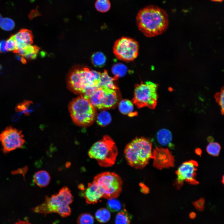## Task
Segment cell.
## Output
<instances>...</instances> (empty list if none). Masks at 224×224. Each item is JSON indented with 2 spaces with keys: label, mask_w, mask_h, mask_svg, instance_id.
Instances as JSON below:
<instances>
[{
  "label": "cell",
  "mask_w": 224,
  "mask_h": 224,
  "mask_svg": "<svg viewBox=\"0 0 224 224\" xmlns=\"http://www.w3.org/2000/svg\"><path fill=\"white\" fill-rule=\"evenodd\" d=\"M136 20L139 30L149 37L162 34L167 29L169 23L166 12L157 6L152 5L140 10Z\"/></svg>",
  "instance_id": "6da1fadb"
},
{
  "label": "cell",
  "mask_w": 224,
  "mask_h": 224,
  "mask_svg": "<svg viewBox=\"0 0 224 224\" xmlns=\"http://www.w3.org/2000/svg\"><path fill=\"white\" fill-rule=\"evenodd\" d=\"M152 143L144 137L136 138L126 146L124 152L127 163L137 169L143 168L152 157Z\"/></svg>",
  "instance_id": "7a4b0ae2"
},
{
  "label": "cell",
  "mask_w": 224,
  "mask_h": 224,
  "mask_svg": "<svg viewBox=\"0 0 224 224\" xmlns=\"http://www.w3.org/2000/svg\"><path fill=\"white\" fill-rule=\"evenodd\" d=\"M73 197L67 187L61 189L57 194L50 197H46L44 202L33 208L35 212L44 214L56 213L63 217L70 215L71 209L69 205L72 202Z\"/></svg>",
  "instance_id": "3957f363"
},
{
  "label": "cell",
  "mask_w": 224,
  "mask_h": 224,
  "mask_svg": "<svg viewBox=\"0 0 224 224\" xmlns=\"http://www.w3.org/2000/svg\"><path fill=\"white\" fill-rule=\"evenodd\" d=\"M118 152L113 140L109 136L105 135L92 145L88 155L90 158L96 160L101 166L108 167L114 164Z\"/></svg>",
  "instance_id": "277c9868"
},
{
  "label": "cell",
  "mask_w": 224,
  "mask_h": 224,
  "mask_svg": "<svg viewBox=\"0 0 224 224\" xmlns=\"http://www.w3.org/2000/svg\"><path fill=\"white\" fill-rule=\"evenodd\" d=\"M101 73L87 68L75 69L70 74L68 82L70 90L82 96L88 89L99 87Z\"/></svg>",
  "instance_id": "5b68a950"
},
{
  "label": "cell",
  "mask_w": 224,
  "mask_h": 224,
  "mask_svg": "<svg viewBox=\"0 0 224 224\" xmlns=\"http://www.w3.org/2000/svg\"><path fill=\"white\" fill-rule=\"evenodd\" d=\"M69 110L73 121L80 126L89 125L95 118V108L89 100L82 96L72 100L69 105Z\"/></svg>",
  "instance_id": "8992f818"
},
{
  "label": "cell",
  "mask_w": 224,
  "mask_h": 224,
  "mask_svg": "<svg viewBox=\"0 0 224 224\" xmlns=\"http://www.w3.org/2000/svg\"><path fill=\"white\" fill-rule=\"evenodd\" d=\"M157 85L146 81L135 86L133 103L139 108L147 107L154 109L157 104Z\"/></svg>",
  "instance_id": "52a82bcc"
},
{
  "label": "cell",
  "mask_w": 224,
  "mask_h": 224,
  "mask_svg": "<svg viewBox=\"0 0 224 224\" xmlns=\"http://www.w3.org/2000/svg\"><path fill=\"white\" fill-rule=\"evenodd\" d=\"M103 193V198H115L120 194L123 182L119 176L113 172H105L96 176L94 179Z\"/></svg>",
  "instance_id": "ba28073f"
},
{
  "label": "cell",
  "mask_w": 224,
  "mask_h": 224,
  "mask_svg": "<svg viewBox=\"0 0 224 224\" xmlns=\"http://www.w3.org/2000/svg\"><path fill=\"white\" fill-rule=\"evenodd\" d=\"M139 44L133 39L122 37L117 40L113 47L115 57L122 61L129 62L133 60L138 54Z\"/></svg>",
  "instance_id": "9c48e42d"
},
{
  "label": "cell",
  "mask_w": 224,
  "mask_h": 224,
  "mask_svg": "<svg viewBox=\"0 0 224 224\" xmlns=\"http://www.w3.org/2000/svg\"><path fill=\"white\" fill-rule=\"evenodd\" d=\"M22 133L21 130L10 126L0 134V142L4 153L23 147L25 140Z\"/></svg>",
  "instance_id": "30bf717a"
},
{
  "label": "cell",
  "mask_w": 224,
  "mask_h": 224,
  "mask_svg": "<svg viewBox=\"0 0 224 224\" xmlns=\"http://www.w3.org/2000/svg\"><path fill=\"white\" fill-rule=\"evenodd\" d=\"M89 100L95 108L99 109L111 108L118 101L115 90L104 87H99Z\"/></svg>",
  "instance_id": "8fae6325"
},
{
  "label": "cell",
  "mask_w": 224,
  "mask_h": 224,
  "mask_svg": "<svg viewBox=\"0 0 224 224\" xmlns=\"http://www.w3.org/2000/svg\"><path fill=\"white\" fill-rule=\"evenodd\" d=\"M198 166L197 162L193 160L182 163L175 172L177 178L174 185L177 189H180L184 184V181L191 184L196 185L199 184L195 179Z\"/></svg>",
  "instance_id": "7c38bea8"
},
{
  "label": "cell",
  "mask_w": 224,
  "mask_h": 224,
  "mask_svg": "<svg viewBox=\"0 0 224 224\" xmlns=\"http://www.w3.org/2000/svg\"><path fill=\"white\" fill-rule=\"evenodd\" d=\"M152 158L153 160V166L157 169L174 167V156L167 148L156 147L152 151Z\"/></svg>",
  "instance_id": "4fadbf2b"
},
{
  "label": "cell",
  "mask_w": 224,
  "mask_h": 224,
  "mask_svg": "<svg viewBox=\"0 0 224 224\" xmlns=\"http://www.w3.org/2000/svg\"><path fill=\"white\" fill-rule=\"evenodd\" d=\"M103 193L97 184L94 181L89 183L85 189L84 197L88 204H95L103 198Z\"/></svg>",
  "instance_id": "5bb4252c"
},
{
  "label": "cell",
  "mask_w": 224,
  "mask_h": 224,
  "mask_svg": "<svg viewBox=\"0 0 224 224\" xmlns=\"http://www.w3.org/2000/svg\"><path fill=\"white\" fill-rule=\"evenodd\" d=\"M14 35L18 49L31 45L33 43V36L32 31L30 30L22 29Z\"/></svg>",
  "instance_id": "9a60e30c"
},
{
  "label": "cell",
  "mask_w": 224,
  "mask_h": 224,
  "mask_svg": "<svg viewBox=\"0 0 224 224\" xmlns=\"http://www.w3.org/2000/svg\"><path fill=\"white\" fill-rule=\"evenodd\" d=\"M39 48L35 45H31L18 49L13 52L21 57L29 59H35L37 56Z\"/></svg>",
  "instance_id": "2e32d148"
},
{
  "label": "cell",
  "mask_w": 224,
  "mask_h": 224,
  "mask_svg": "<svg viewBox=\"0 0 224 224\" xmlns=\"http://www.w3.org/2000/svg\"><path fill=\"white\" fill-rule=\"evenodd\" d=\"M33 180L38 186L45 187L49 184L50 177L49 173L44 170H40L36 172L33 177Z\"/></svg>",
  "instance_id": "e0dca14e"
},
{
  "label": "cell",
  "mask_w": 224,
  "mask_h": 224,
  "mask_svg": "<svg viewBox=\"0 0 224 224\" xmlns=\"http://www.w3.org/2000/svg\"><path fill=\"white\" fill-rule=\"evenodd\" d=\"M118 78L119 77L117 76H114L113 78L110 77L109 76L107 71L105 70L101 74L99 87H104L114 90H117L118 88L113 82Z\"/></svg>",
  "instance_id": "ac0fdd59"
},
{
  "label": "cell",
  "mask_w": 224,
  "mask_h": 224,
  "mask_svg": "<svg viewBox=\"0 0 224 224\" xmlns=\"http://www.w3.org/2000/svg\"><path fill=\"white\" fill-rule=\"evenodd\" d=\"M157 139L159 143L164 146H172V135L168 129H162L157 133Z\"/></svg>",
  "instance_id": "d6986e66"
},
{
  "label": "cell",
  "mask_w": 224,
  "mask_h": 224,
  "mask_svg": "<svg viewBox=\"0 0 224 224\" xmlns=\"http://www.w3.org/2000/svg\"><path fill=\"white\" fill-rule=\"evenodd\" d=\"M120 111L123 114L133 117L137 114L136 112L133 111V105L132 102L127 99L121 100L119 105Z\"/></svg>",
  "instance_id": "ffe728a7"
},
{
  "label": "cell",
  "mask_w": 224,
  "mask_h": 224,
  "mask_svg": "<svg viewBox=\"0 0 224 224\" xmlns=\"http://www.w3.org/2000/svg\"><path fill=\"white\" fill-rule=\"evenodd\" d=\"M111 121V117L110 114L105 110L100 112L97 117L96 122L101 126H104L109 124Z\"/></svg>",
  "instance_id": "44dd1931"
},
{
  "label": "cell",
  "mask_w": 224,
  "mask_h": 224,
  "mask_svg": "<svg viewBox=\"0 0 224 224\" xmlns=\"http://www.w3.org/2000/svg\"><path fill=\"white\" fill-rule=\"evenodd\" d=\"M91 60L93 64L95 66L100 67L105 65L106 58L105 56L102 53L98 52L92 54Z\"/></svg>",
  "instance_id": "7402d4cb"
},
{
  "label": "cell",
  "mask_w": 224,
  "mask_h": 224,
  "mask_svg": "<svg viewBox=\"0 0 224 224\" xmlns=\"http://www.w3.org/2000/svg\"><path fill=\"white\" fill-rule=\"evenodd\" d=\"M110 214L109 211L105 208L98 209L95 213V217L96 220L101 223H105L110 219Z\"/></svg>",
  "instance_id": "603a6c76"
},
{
  "label": "cell",
  "mask_w": 224,
  "mask_h": 224,
  "mask_svg": "<svg viewBox=\"0 0 224 224\" xmlns=\"http://www.w3.org/2000/svg\"><path fill=\"white\" fill-rule=\"evenodd\" d=\"M131 217L125 210L119 212L116 216L115 224H130Z\"/></svg>",
  "instance_id": "cb8c5ba5"
},
{
  "label": "cell",
  "mask_w": 224,
  "mask_h": 224,
  "mask_svg": "<svg viewBox=\"0 0 224 224\" xmlns=\"http://www.w3.org/2000/svg\"><path fill=\"white\" fill-rule=\"evenodd\" d=\"M15 27L14 21L8 17H2L0 14V27L2 30L10 31L12 30Z\"/></svg>",
  "instance_id": "d4e9b609"
},
{
  "label": "cell",
  "mask_w": 224,
  "mask_h": 224,
  "mask_svg": "<svg viewBox=\"0 0 224 224\" xmlns=\"http://www.w3.org/2000/svg\"><path fill=\"white\" fill-rule=\"evenodd\" d=\"M95 7L99 12L105 13L109 10L111 3L109 0H96L95 3Z\"/></svg>",
  "instance_id": "484cf974"
},
{
  "label": "cell",
  "mask_w": 224,
  "mask_h": 224,
  "mask_svg": "<svg viewBox=\"0 0 224 224\" xmlns=\"http://www.w3.org/2000/svg\"><path fill=\"white\" fill-rule=\"evenodd\" d=\"M127 68L124 64L118 63L114 65L112 68V72L115 75L119 77H124L127 73Z\"/></svg>",
  "instance_id": "4316f807"
},
{
  "label": "cell",
  "mask_w": 224,
  "mask_h": 224,
  "mask_svg": "<svg viewBox=\"0 0 224 224\" xmlns=\"http://www.w3.org/2000/svg\"><path fill=\"white\" fill-rule=\"evenodd\" d=\"M221 149L220 145L216 142H210L206 147L207 152L209 154L215 156H219Z\"/></svg>",
  "instance_id": "83f0119b"
},
{
  "label": "cell",
  "mask_w": 224,
  "mask_h": 224,
  "mask_svg": "<svg viewBox=\"0 0 224 224\" xmlns=\"http://www.w3.org/2000/svg\"><path fill=\"white\" fill-rule=\"evenodd\" d=\"M94 218L90 214L84 213L80 214L78 217L77 222V224H93Z\"/></svg>",
  "instance_id": "f1b7e54d"
},
{
  "label": "cell",
  "mask_w": 224,
  "mask_h": 224,
  "mask_svg": "<svg viewBox=\"0 0 224 224\" xmlns=\"http://www.w3.org/2000/svg\"><path fill=\"white\" fill-rule=\"evenodd\" d=\"M6 48L7 51L13 52L18 49L14 35H11L10 38L6 41Z\"/></svg>",
  "instance_id": "f546056e"
},
{
  "label": "cell",
  "mask_w": 224,
  "mask_h": 224,
  "mask_svg": "<svg viewBox=\"0 0 224 224\" xmlns=\"http://www.w3.org/2000/svg\"><path fill=\"white\" fill-rule=\"evenodd\" d=\"M107 206L109 209L113 212L119 211L121 208L120 202L115 198L109 199L107 201Z\"/></svg>",
  "instance_id": "4dcf8cb0"
},
{
  "label": "cell",
  "mask_w": 224,
  "mask_h": 224,
  "mask_svg": "<svg viewBox=\"0 0 224 224\" xmlns=\"http://www.w3.org/2000/svg\"><path fill=\"white\" fill-rule=\"evenodd\" d=\"M224 89L222 88L221 91L219 93L216 94L215 96V98L217 102L220 106L221 109L222 113V114L224 113Z\"/></svg>",
  "instance_id": "1f68e13d"
},
{
  "label": "cell",
  "mask_w": 224,
  "mask_h": 224,
  "mask_svg": "<svg viewBox=\"0 0 224 224\" xmlns=\"http://www.w3.org/2000/svg\"><path fill=\"white\" fill-rule=\"evenodd\" d=\"M31 103L32 102L30 101L25 100L18 105L16 108V110L17 112H24L25 114L27 115L29 113L27 110Z\"/></svg>",
  "instance_id": "d6a6232c"
},
{
  "label": "cell",
  "mask_w": 224,
  "mask_h": 224,
  "mask_svg": "<svg viewBox=\"0 0 224 224\" xmlns=\"http://www.w3.org/2000/svg\"><path fill=\"white\" fill-rule=\"evenodd\" d=\"M192 203L195 208L198 211H203L204 208L205 199L201 198L198 200H196Z\"/></svg>",
  "instance_id": "836d02e7"
},
{
  "label": "cell",
  "mask_w": 224,
  "mask_h": 224,
  "mask_svg": "<svg viewBox=\"0 0 224 224\" xmlns=\"http://www.w3.org/2000/svg\"><path fill=\"white\" fill-rule=\"evenodd\" d=\"M0 48L1 52L5 53L7 52L6 48V41L2 40L0 41Z\"/></svg>",
  "instance_id": "e575fe53"
},
{
  "label": "cell",
  "mask_w": 224,
  "mask_h": 224,
  "mask_svg": "<svg viewBox=\"0 0 224 224\" xmlns=\"http://www.w3.org/2000/svg\"><path fill=\"white\" fill-rule=\"evenodd\" d=\"M196 216V213L193 212H191L189 214V217L191 219H194Z\"/></svg>",
  "instance_id": "d590c367"
},
{
  "label": "cell",
  "mask_w": 224,
  "mask_h": 224,
  "mask_svg": "<svg viewBox=\"0 0 224 224\" xmlns=\"http://www.w3.org/2000/svg\"><path fill=\"white\" fill-rule=\"evenodd\" d=\"M14 224H31L29 222L24 221H20L16 222Z\"/></svg>",
  "instance_id": "8d00e7d4"
},
{
  "label": "cell",
  "mask_w": 224,
  "mask_h": 224,
  "mask_svg": "<svg viewBox=\"0 0 224 224\" xmlns=\"http://www.w3.org/2000/svg\"><path fill=\"white\" fill-rule=\"evenodd\" d=\"M195 153L198 155L200 156L202 153L201 150L199 148H198L195 150Z\"/></svg>",
  "instance_id": "74e56055"
},
{
  "label": "cell",
  "mask_w": 224,
  "mask_h": 224,
  "mask_svg": "<svg viewBox=\"0 0 224 224\" xmlns=\"http://www.w3.org/2000/svg\"><path fill=\"white\" fill-rule=\"evenodd\" d=\"M212 1L214 2H222L223 0H211Z\"/></svg>",
  "instance_id": "f35d334b"
},
{
  "label": "cell",
  "mask_w": 224,
  "mask_h": 224,
  "mask_svg": "<svg viewBox=\"0 0 224 224\" xmlns=\"http://www.w3.org/2000/svg\"><path fill=\"white\" fill-rule=\"evenodd\" d=\"M222 183H223V182H224V176H222Z\"/></svg>",
  "instance_id": "ab89813d"
},
{
  "label": "cell",
  "mask_w": 224,
  "mask_h": 224,
  "mask_svg": "<svg viewBox=\"0 0 224 224\" xmlns=\"http://www.w3.org/2000/svg\"><path fill=\"white\" fill-rule=\"evenodd\" d=\"M1 53L0 48V53Z\"/></svg>",
  "instance_id": "60d3db41"
},
{
  "label": "cell",
  "mask_w": 224,
  "mask_h": 224,
  "mask_svg": "<svg viewBox=\"0 0 224 224\" xmlns=\"http://www.w3.org/2000/svg\"><path fill=\"white\" fill-rule=\"evenodd\" d=\"M0 68H1V67H0Z\"/></svg>",
  "instance_id": "b9f144b4"
}]
</instances>
